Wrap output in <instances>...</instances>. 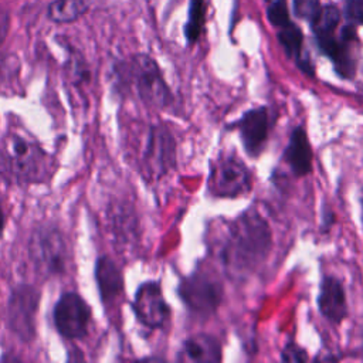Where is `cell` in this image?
<instances>
[{
    "label": "cell",
    "instance_id": "obj_8",
    "mask_svg": "<svg viewBox=\"0 0 363 363\" xmlns=\"http://www.w3.org/2000/svg\"><path fill=\"white\" fill-rule=\"evenodd\" d=\"M40 292L33 285H17L9 298L7 320L10 330L21 340L31 342L35 337V316Z\"/></svg>",
    "mask_w": 363,
    "mask_h": 363
},
{
    "label": "cell",
    "instance_id": "obj_3",
    "mask_svg": "<svg viewBox=\"0 0 363 363\" xmlns=\"http://www.w3.org/2000/svg\"><path fill=\"white\" fill-rule=\"evenodd\" d=\"M177 295L193 318L204 320L221 305L224 285L214 271L197 267L179 282Z\"/></svg>",
    "mask_w": 363,
    "mask_h": 363
},
{
    "label": "cell",
    "instance_id": "obj_23",
    "mask_svg": "<svg viewBox=\"0 0 363 363\" xmlns=\"http://www.w3.org/2000/svg\"><path fill=\"white\" fill-rule=\"evenodd\" d=\"M345 14L353 24H363V0H347Z\"/></svg>",
    "mask_w": 363,
    "mask_h": 363
},
{
    "label": "cell",
    "instance_id": "obj_24",
    "mask_svg": "<svg viewBox=\"0 0 363 363\" xmlns=\"http://www.w3.org/2000/svg\"><path fill=\"white\" fill-rule=\"evenodd\" d=\"M10 27V17L7 10L0 4V44L4 41Z\"/></svg>",
    "mask_w": 363,
    "mask_h": 363
},
{
    "label": "cell",
    "instance_id": "obj_22",
    "mask_svg": "<svg viewBox=\"0 0 363 363\" xmlns=\"http://www.w3.org/2000/svg\"><path fill=\"white\" fill-rule=\"evenodd\" d=\"M294 9L296 16L312 23L320 10V3L319 0H294Z\"/></svg>",
    "mask_w": 363,
    "mask_h": 363
},
{
    "label": "cell",
    "instance_id": "obj_25",
    "mask_svg": "<svg viewBox=\"0 0 363 363\" xmlns=\"http://www.w3.org/2000/svg\"><path fill=\"white\" fill-rule=\"evenodd\" d=\"M4 224H6V218H4V213H3V208H1V204H0V238H1L3 231H4Z\"/></svg>",
    "mask_w": 363,
    "mask_h": 363
},
{
    "label": "cell",
    "instance_id": "obj_18",
    "mask_svg": "<svg viewBox=\"0 0 363 363\" xmlns=\"http://www.w3.org/2000/svg\"><path fill=\"white\" fill-rule=\"evenodd\" d=\"M206 14V3L204 0H190L189 9V20L184 27V34L189 43H196L201 34Z\"/></svg>",
    "mask_w": 363,
    "mask_h": 363
},
{
    "label": "cell",
    "instance_id": "obj_6",
    "mask_svg": "<svg viewBox=\"0 0 363 363\" xmlns=\"http://www.w3.org/2000/svg\"><path fill=\"white\" fill-rule=\"evenodd\" d=\"M68 244L57 227H38L30 240L28 254L35 269L45 277L64 274L69 261Z\"/></svg>",
    "mask_w": 363,
    "mask_h": 363
},
{
    "label": "cell",
    "instance_id": "obj_14",
    "mask_svg": "<svg viewBox=\"0 0 363 363\" xmlns=\"http://www.w3.org/2000/svg\"><path fill=\"white\" fill-rule=\"evenodd\" d=\"M223 359V347L220 340L204 332L194 333L182 343L177 360L194 363H218Z\"/></svg>",
    "mask_w": 363,
    "mask_h": 363
},
{
    "label": "cell",
    "instance_id": "obj_19",
    "mask_svg": "<svg viewBox=\"0 0 363 363\" xmlns=\"http://www.w3.org/2000/svg\"><path fill=\"white\" fill-rule=\"evenodd\" d=\"M340 21V13L339 10L329 4L325 7H320L318 16L313 18V21L311 23L315 31V35H326V34H333L337 24Z\"/></svg>",
    "mask_w": 363,
    "mask_h": 363
},
{
    "label": "cell",
    "instance_id": "obj_16",
    "mask_svg": "<svg viewBox=\"0 0 363 363\" xmlns=\"http://www.w3.org/2000/svg\"><path fill=\"white\" fill-rule=\"evenodd\" d=\"M278 41L281 43V45L284 47L286 55L289 58H294L298 64V67L306 72L308 75H313V67L309 61L302 58V43H303V35L301 28L294 24V23H288L282 27H279L278 31Z\"/></svg>",
    "mask_w": 363,
    "mask_h": 363
},
{
    "label": "cell",
    "instance_id": "obj_15",
    "mask_svg": "<svg viewBox=\"0 0 363 363\" xmlns=\"http://www.w3.org/2000/svg\"><path fill=\"white\" fill-rule=\"evenodd\" d=\"M95 281L99 289L101 299L105 305L116 301L118 296L123 292V275L115 261L102 255L96 259L95 264Z\"/></svg>",
    "mask_w": 363,
    "mask_h": 363
},
{
    "label": "cell",
    "instance_id": "obj_9",
    "mask_svg": "<svg viewBox=\"0 0 363 363\" xmlns=\"http://www.w3.org/2000/svg\"><path fill=\"white\" fill-rule=\"evenodd\" d=\"M272 113L265 105L245 111L237 121L227 125V129L235 130L250 157H259L265 150L272 128Z\"/></svg>",
    "mask_w": 363,
    "mask_h": 363
},
{
    "label": "cell",
    "instance_id": "obj_5",
    "mask_svg": "<svg viewBox=\"0 0 363 363\" xmlns=\"http://www.w3.org/2000/svg\"><path fill=\"white\" fill-rule=\"evenodd\" d=\"M125 68L130 85L135 88L136 95L145 105L163 109L172 104V91L164 81L157 62L152 57L138 54Z\"/></svg>",
    "mask_w": 363,
    "mask_h": 363
},
{
    "label": "cell",
    "instance_id": "obj_12",
    "mask_svg": "<svg viewBox=\"0 0 363 363\" xmlns=\"http://www.w3.org/2000/svg\"><path fill=\"white\" fill-rule=\"evenodd\" d=\"M316 303L319 313L332 325H340L346 319L349 313L346 291L336 275L322 277Z\"/></svg>",
    "mask_w": 363,
    "mask_h": 363
},
{
    "label": "cell",
    "instance_id": "obj_11",
    "mask_svg": "<svg viewBox=\"0 0 363 363\" xmlns=\"http://www.w3.org/2000/svg\"><path fill=\"white\" fill-rule=\"evenodd\" d=\"M91 308L77 292H64L52 312L57 332L67 339H82L88 333Z\"/></svg>",
    "mask_w": 363,
    "mask_h": 363
},
{
    "label": "cell",
    "instance_id": "obj_2",
    "mask_svg": "<svg viewBox=\"0 0 363 363\" xmlns=\"http://www.w3.org/2000/svg\"><path fill=\"white\" fill-rule=\"evenodd\" d=\"M0 172L20 183H44L52 174L54 166L33 136L10 129L0 139Z\"/></svg>",
    "mask_w": 363,
    "mask_h": 363
},
{
    "label": "cell",
    "instance_id": "obj_4",
    "mask_svg": "<svg viewBox=\"0 0 363 363\" xmlns=\"http://www.w3.org/2000/svg\"><path fill=\"white\" fill-rule=\"evenodd\" d=\"M252 189V173L235 153H220L210 163L207 190L217 199H235Z\"/></svg>",
    "mask_w": 363,
    "mask_h": 363
},
{
    "label": "cell",
    "instance_id": "obj_17",
    "mask_svg": "<svg viewBox=\"0 0 363 363\" xmlns=\"http://www.w3.org/2000/svg\"><path fill=\"white\" fill-rule=\"evenodd\" d=\"M88 9L89 0H54L48 7V17L54 23H72Z\"/></svg>",
    "mask_w": 363,
    "mask_h": 363
},
{
    "label": "cell",
    "instance_id": "obj_1",
    "mask_svg": "<svg viewBox=\"0 0 363 363\" xmlns=\"http://www.w3.org/2000/svg\"><path fill=\"white\" fill-rule=\"evenodd\" d=\"M211 248L230 278L245 279L271 252V225L257 208H248L223 225Z\"/></svg>",
    "mask_w": 363,
    "mask_h": 363
},
{
    "label": "cell",
    "instance_id": "obj_13",
    "mask_svg": "<svg viewBox=\"0 0 363 363\" xmlns=\"http://www.w3.org/2000/svg\"><path fill=\"white\" fill-rule=\"evenodd\" d=\"M282 162L295 177H305L312 172L313 152L303 125H298L291 130L282 153Z\"/></svg>",
    "mask_w": 363,
    "mask_h": 363
},
{
    "label": "cell",
    "instance_id": "obj_10",
    "mask_svg": "<svg viewBox=\"0 0 363 363\" xmlns=\"http://www.w3.org/2000/svg\"><path fill=\"white\" fill-rule=\"evenodd\" d=\"M132 309L138 322L147 329H162L172 318L170 305L163 295L159 281H145L138 286Z\"/></svg>",
    "mask_w": 363,
    "mask_h": 363
},
{
    "label": "cell",
    "instance_id": "obj_21",
    "mask_svg": "<svg viewBox=\"0 0 363 363\" xmlns=\"http://www.w3.org/2000/svg\"><path fill=\"white\" fill-rule=\"evenodd\" d=\"M279 359L282 362H298V363H301V362L309 360V354L301 345H298L294 340H289V342H286V345L281 350Z\"/></svg>",
    "mask_w": 363,
    "mask_h": 363
},
{
    "label": "cell",
    "instance_id": "obj_20",
    "mask_svg": "<svg viewBox=\"0 0 363 363\" xmlns=\"http://www.w3.org/2000/svg\"><path fill=\"white\" fill-rule=\"evenodd\" d=\"M267 17L269 20V23L275 27H282L288 23H291L289 20V10H288V4L286 0H275L267 10Z\"/></svg>",
    "mask_w": 363,
    "mask_h": 363
},
{
    "label": "cell",
    "instance_id": "obj_7",
    "mask_svg": "<svg viewBox=\"0 0 363 363\" xmlns=\"http://www.w3.org/2000/svg\"><path fill=\"white\" fill-rule=\"evenodd\" d=\"M176 140L170 129L166 125H152L142 153L145 176L157 180L172 172L176 167Z\"/></svg>",
    "mask_w": 363,
    "mask_h": 363
}]
</instances>
